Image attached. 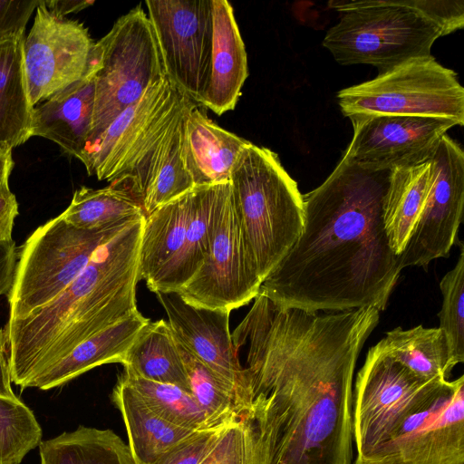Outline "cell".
Returning a JSON list of instances; mask_svg holds the SVG:
<instances>
[{
  "label": "cell",
  "mask_w": 464,
  "mask_h": 464,
  "mask_svg": "<svg viewBox=\"0 0 464 464\" xmlns=\"http://www.w3.org/2000/svg\"><path fill=\"white\" fill-rule=\"evenodd\" d=\"M235 329L256 464H353V382L380 311L308 312L261 292Z\"/></svg>",
  "instance_id": "cell-1"
},
{
  "label": "cell",
  "mask_w": 464,
  "mask_h": 464,
  "mask_svg": "<svg viewBox=\"0 0 464 464\" xmlns=\"http://www.w3.org/2000/svg\"><path fill=\"white\" fill-rule=\"evenodd\" d=\"M391 170L344 159L303 195V230L259 292L281 307L308 312L383 311L400 278L382 205Z\"/></svg>",
  "instance_id": "cell-2"
},
{
  "label": "cell",
  "mask_w": 464,
  "mask_h": 464,
  "mask_svg": "<svg viewBox=\"0 0 464 464\" xmlns=\"http://www.w3.org/2000/svg\"><path fill=\"white\" fill-rule=\"evenodd\" d=\"M353 464H464V376L424 381L397 362L356 382Z\"/></svg>",
  "instance_id": "cell-3"
},
{
  "label": "cell",
  "mask_w": 464,
  "mask_h": 464,
  "mask_svg": "<svg viewBox=\"0 0 464 464\" xmlns=\"http://www.w3.org/2000/svg\"><path fill=\"white\" fill-rule=\"evenodd\" d=\"M145 217L93 253L82 273L34 314L0 330L11 381L22 389L81 343L136 312V286Z\"/></svg>",
  "instance_id": "cell-4"
},
{
  "label": "cell",
  "mask_w": 464,
  "mask_h": 464,
  "mask_svg": "<svg viewBox=\"0 0 464 464\" xmlns=\"http://www.w3.org/2000/svg\"><path fill=\"white\" fill-rule=\"evenodd\" d=\"M229 181L235 211L263 283L302 233L303 195L278 155L250 141Z\"/></svg>",
  "instance_id": "cell-5"
},
{
  "label": "cell",
  "mask_w": 464,
  "mask_h": 464,
  "mask_svg": "<svg viewBox=\"0 0 464 464\" xmlns=\"http://www.w3.org/2000/svg\"><path fill=\"white\" fill-rule=\"evenodd\" d=\"M340 13L323 45L341 65L369 64L379 72L430 54L441 28L425 13L423 0L331 1Z\"/></svg>",
  "instance_id": "cell-6"
},
{
  "label": "cell",
  "mask_w": 464,
  "mask_h": 464,
  "mask_svg": "<svg viewBox=\"0 0 464 464\" xmlns=\"http://www.w3.org/2000/svg\"><path fill=\"white\" fill-rule=\"evenodd\" d=\"M90 57L95 65V96L83 155L121 112L167 77L153 26L140 5L94 43Z\"/></svg>",
  "instance_id": "cell-7"
},
{
  "label": "cell",
  "mask_w": 464,
  "mask_h": 464,
  "mask_svg": "<svg viewBox=\"0 0 464 464\" xmlns=\"http://www.w3.org/2000/svg\"><path fill=\"white\" fill-rule=\"evenodd\" d=\"M131 222L84 230L59 215L38 227L18 249L7 293L8 320L28 317L56 299L82 273L97 248Z\"/></svg>",
  "instance_id": "cell-8"
},
{
  "label": "cell",
  "mask_w": 464,
  "mask_h": 464,
  "mask_svg": "<svg viewBox=\"0 0 464 464\" xmlns=\"http://www.w3.org/2000/svg\"><path fill=\"white\" fill-rule=\"evenodd\" d=\"M343 116L404 115L464 124V88L457 73L431 55L405 61L337 92Z\"/></svg>",
  "instance_id": "cell-9"
},
{
  "label": "cell",
  "mask_w": 464,
  "mask_h": 464,
  "mask_svg": "<svg viewBox=\"0 0 464 464\" xmlns=\"http://www.w3.org/2000/svg\"><path fill=\"white\" fill-rule=\"evenodd\" d=\"M189 102L179 92L110 182L130 191L145 217L194 187L182 157L183 121Z\"/></svg>",
  "instance_id": "cell-10"
},
{
  "label": "cell",
  "mask_w": 464,
  "mask_h": 464,
  "mask_svg": "<svg viewBox=\"0 0 464 464\" xmlns=\"http://www.w3.org/2000/svg\"><path fill=\"white\" fill-rule=\"evenodd\" d=\"M166 76L174 88L202 105L210 73L211 0H147Z\"/></svg>",
  "instance_id": "cell-11"
},
{
  "label": "cell",
  "mask_w": 464,
  "mask_h": 464,
  "mask_svg": "<svg viewBox=\"0 0 464 464\" xmlns=\"http://www.w3.org/2000/svg\"><path fill=\"white\" fill-rule=\"evenodd\" d=\"M261 285L231 191L215 221L208 255L177 293L194 306L231 312L255 299Z\"/></svg>",
  "instance_id": "cell-12"
},
{
  "label": "cell",
  "mask_w": 464,
  "mask_h": 464,
  "mask_svg": "<svg viewBox=\"0 0 464 464\" xmlns=\"http://www.w3.org/2000/svg\"><path fill=\"white\" fill-rule=\"evenodd\" d=\"M430 160L433 175L430 188L418 223L398 256L403 269L426 266L432 260L448 256L456 243L464 206V152L447 133Z\"/></svg>",
  "instance_id": "cell-13"
},
{
  "label": "cell",
  "mask_w": 464,
  "mask_h": 464,
  "mask_svg": "<svg viewBox=\"0 0 464 464\" xmlns=\"http://www.w3.org/2000/svg\"><path fill=\"white\" fill-rule=\"evenodd\" d=\"M93 44L83 24L54 15L41 1L23 44L31 104L35 106L79 81L87 69Z\"/></svg>",
  "instance_id": "cell-14"
},
{
  "label": "cell",
  "mask_w": 464,
  "mask_h": 464,
  "mask_svg": "<svg viewBox=\"0 0 464 464\" xmlns=\"http://www.w3.org/2000/svg\"><path fill=\"white\" fill-rule=\"evenodd\" d=\"M349 119L353 134L343 159L372 170H391L429 160L440 138L458 126L450 120L418 116Z\"/></svg>",
  "instance_id": "cell-15"
},
{
  "label": "cell",
  "mask_w": 464,
  "mask_h": 464,
  "mask_svg": "<svg viewBox=\"0 0 464 464\" xmlns=\"http://www.w3.org/2000/svg\"><path fill=\"white\" fill-rule=\"evenodd\" d=\"M175 339L219 376L233 383L248 405L243 369L229 331L230 311L194 306L177 292L156 293Z\"/></svg>",
  "instance_id": "cell-16"
},
{
  "label": "cell",
  "mask_w": 464,
  "mask_h": 464,
  "mask_svg": "<svg viewBox=\"0 0 464 464\" xmlns=\"http://www.w3.org/2000/svg\"><path fill=\"white\" fill-rule=\"evenodd\" d=\"M178 93L167 77L149 87L86 150L82 162L88 174L110 183L139 140Z\"/></svg>",
  "instance_id": "cell-17"
},
{
  "label": "cell",
  "mask_w": 464,
  "mask_h": 464,
  "mask_svg": "<svg viewBox=\"0 0 464 464\" xmlns=\"http://www.w3.org/2000/svg\"><path fill=\"white\" fill-rule=\"evenodd\" d=\"M94 96L95 65L90 57L79 81L34 106L30 136L52 140L82 160L92 126Z\"/></svg>",
  "instance_id": "cell-18"
},
{
  "label": "cell",
  "mask_w": 464,
  "mask_h": 464,
  "mask_svg": "<svg viewBox=\"0 0 464 464\" xmlns=\"http://www.w3.org/2000/svg\"><path fill=\"white\" fill-rule=\"evenodd\" d=\"M212 1L210 73L203 106L218 115L235 109L248 76L247 56L231 4Z\"/></svg>",
  "instance_id": "cell-19"
},
{
  "label": "cell",
  "mask_w": 464,
  "mask_h": 464,
  "mask_svg": "<svg viewBox=\"0 0 464 464\" xmlns=\"http://www.w3.org/2000/svg\"><path fill=\"white\" fill-rule=\"evenodd\" d=\"M248 140L221 128L193 102L183 121L182 157L193 185L227 182Z\"/></svg>",
  "instance_id": "cell-20"
},
{
  "label": "cell",
  "mask_w": 464,
  "mask_h": 464,
  "mask_svg": "<svg viewBox=\"0 0 464 464\" xmlns=\"http://www.w3.org/2000/svg\"><path fill=\"white\" fill-rule=\"evenodd\" d=\"M230 193V181L192 188L191 211L183 245L148 287L151 292H177L196 274L208 253L215 221Z\"/></svg>",
  "instance_id": "cell-21"
},
{
  "label": "cell",
  "mask_w": 464,
  "mask_h": 464,
  "mask_svg": "<svg viewBox=\"0 0 464 464\" xmlns=\"http://www.w3.org/2000/svg\"><path fill=\"white\" fill-rule=\"evenodd\" d=\"M150 322L139 310L85 340L38 375L29 388L60 387L97 366L121 362L140 329Z\"/></svg>",
  "instance_id": "cell-22"
},
{
  "label": "cell",
  "mask_w": 464,
  "mask_h": 464,
  "mask_svg": "<svg viewBox=\"0 0 464 464\" xmlns=\"http://www.w3.org/2000/svg\"><path fill=\"white\" fill-rule=\"evenodd\" d=\"M433 175L430 158L390 171L382 219L390 248L401 255L424 208Z\"/></svg>",
  "instance_id": "cell-23"
},
{
  "label": "cell",
  "mask_w": 464,
  "mask_h": 464,
  "mask_svg": "<svg viewBox=\"0 0 464 464\" xmlns=\"http://www.w3.org/2000/svg\"><path fill=\"white\" fill-rule=\"evenodd\" d=\"M111 400L121 413L129 448L136 464H150L166 450L198 430L172 424L154 413L121 377Z\"/></svg>",
  "instance_id": "cell-24"
},
{
  "label": "cell",
  "mask_w": 464,
  "mask_h": 464,
  "mask_svg": "<svg viewBox=\"0 0 464 464\" xmlns=\"http://www.w3.org/2000/svg\"><path fill=\"white\" fill-rule=\"evenodd\" d=\"M192 188L145 218L140 246V279L149 287L179 252L187 232Z\"/></svg>",
  "instance_id": "cell-25"
},
{
  "label": "cell",
  "mask_w": 464,
  "mask_h": 464,
  "mask_svg": "<svg viewBox=\"0 0 464 464\" xmlns=\"http://www.w3.org/2000/svg\"><path fill=\"white\" fill-rule=\"evenodd\" d=\"M24 35L0 43V149L13 150L31 138L34 106L24 66Z\"/></svg>",
  "instance_id": "cell-26"
},
{
  "label": "cell",
  "mask_w": 464,
  "mask_h": 464,
  "mask_svg": "<svg viewBox=\"0 0 464 464\" xmlns=\"http://www.w3.org/2000/svg\"><path fill=\"white\" fill-rule=\"evenodd\" d=\"M121 364L137 376L190 392L186 369L168 321L149 322L138 333Z\"/></svg>",
  "instance_id": "cell-27"
},
{
  "label": "cell",
  "mask_w": 464,
  "mask_h": 464,
  "mask_svg": "<svg viewBox=\"0 0 464 464\" xmlns=\"http://www.w3.org/2000/svg\"><path fill=\"white\" fill-rule=\"evenodd\" d=\"M38 447L40 464H136L129 446L111 430L79 426Z\"/></svg>",
  "instance_id": "cell-28"
},
{
  "label": "cell",
  "mask_w": 464,
  "mask_h": 464,
  "mask_svg": "<svg viewBox=\"0 0 464 464\" xmlns=\"http://www.w3.org/2000/svg\"><path fill=\"white\" fill-rule=\"evenodd\" d=\"M190 392L202 410L206 429H216L244 420L248 405L237 387L189 353L179 342Z\"/></svg>",
  "instance_id": "cell-29"
},
{
  "label": "cell",
  "mask_w": 464,
  "mask_h": 464,
  "mask_svg": "<svg viewBox=\"0 0 464 464\" xmlns=\"http://www.w3.org/2000/svg\"><path fill=\"white\" fill-rule=\"evenodd\" d=\"M378 343L388 355L424 381L447 379L452 371L446 339L439 327H397L387 332Z\"/></svg>",
  "instance_id": "cell-30"
},
{
  "label": "cell",
  "mask_w": 464,
  "mask_h": 464,
  "mask_svg": "<svg viewBox=\"0 0 464 464\" xmlns=\"http://www.w3.org/2000/svg\"><path fill=\"white\" fill-rule=\"evenodd\" d=\"M60 215L67 223L84 230L102 229L145 217L131 193L113 185L102 188L81 187Z\"/></svg>",
  "instance_id": "cell-31"
},
{
  "label": "cell",
  "mask_w": 464,
  "mask_h": 464,
  "mask_svg": "<svg viewBox=\"0 0 464 464\" xmlns=\"http://www.w3.org/2000/svg\"><path fill=\"white\" fill-rule=\"evenodd\" d=\"M165 420L192 430L206 429L205 417L191 393L171 384L153 382L126 370L120 376Z\"/></svg>",
  "instance_id": "cell-32"
},
{
  "label": "cell",
  "mask_w": 464,
  "mask_h": 464,
  "mask_svg": "<svg viewBox=\"0 0 464 464\" xmlns=\"http://www.w3.org/2000/svg\"><path fill=\"white\" fill-rule=\"evenodd\" d=\"M43 431L32 410L19 398L0 396V464H20L42 441Z\"/></svg>",
  "instance_id": "cell-33"
},
{
  "label": "cell",
  "mask_w": 464,
  "mask_h": 464,
  "mask_svg": "<svg viewBox=\"0 0 464 464\" xmlns=\"http://www.w3.org/2000/svg\"><path fill=\"white\" fill-rule=\"evenodd\" d=\"M459 256L455 266L440 282L442 305L438 314L439 328L446 339L452 370L464 362V246L459 241Z\"/></svg>",
  "instance_id": "cell-34"
},
{
  "label": "cell",
  "mask_w": 464,
  "mask_h": 464,
  "mask_svg": "<svg viewBox=\"0 0 464 464\" xmlns=\"http://www.w3.org/2000/svg\"><path fill=\"white\" fill-rule=\"evenodd\" d=\"M199 464H256L254 436L246 420L226 425Z\"/></svg>",
  "instance_id": "cell-35"
},
{
  "label": "cell",
  "mask_w": 464,
  "mask_h": 464,
  "mask_svg": "<svg viewBox=\"0 0 464 464\" xmlns=\"http://www.w3.org/2000/svg\"><path fill=\"white\" fill-rule=\"evenodd\" d=\"M224 427L194 432L150 464H199L216 443Z\"/></svg>",
  "instance_id": "cell-36"
},
{
  "label": "cell",
  "mask_w": 464,
  "mask_h": 464,
  "mask_svg": "<svg viewBox=\"0 0 464 464\" xmlns=\"http://www.w3.org/2000/svg\"><path fill=\"white\" fill-rule=\"evenodd\" d=\"M40 2L0 0V43L24 35L26 24Z\"/></svg>",
  "instance_id": "cell-37"
},
{
  "label": "cell",
  "mask_w": 464,
  "mask_h": 464,
  "mask_svg": "<svg viewBox=\"0 0 464 464\" xmlns=\"http://www.w3.org/2000/svg\"><path fill=\"white\" fill-rule=\"evenodd\" d=\"M18 202L9 187L0 190V246L11 243Z\"/></svg>",
  "instance_id": "cell-38"
},
{
  "label": "cell",
  "mask_w": 464,
  "mask_h": 464,
  "mask_svg": "<svg viewBox=\"0 0 464 464\" xmlns=\"http://www.w3.org/2000/svg\"><path fill=\"white\" fill-rule=\"evenodd\" d=\"M17 257L18 248L14 241L0 246V296L11 288Z\"/></svg>",
  "instance_id": "cell-39"
},
{
  "label": "cell",
  "mask_w": 464,
  "mask_h": 464,
  "mask_svg": "<svg viewBox=\"0 0 464 464\" xmlns=\"http://www.w3.org/2000/svg\"><path fill=\"white\" fill-rule=\"evenodd\" d=\"M44 2L51 13L62 18H65L68 14L79 12L93 4V1L80 0H52Z\"/></svg>",
  "instance_id": "cell-40"
},
{
  "label": "cell",
  "mask_w": 464,
  "mask_h": 464,
  "mask_svg": "<svg viewBox=\"0 0 464 464\" xmlns=\"http://www.w3.org/2000/svg\"><path fill=\"white\" fill-rule=\"evenodd\" d=\"M1 332V331H0ZM11 376L8 365L7 355L5 346L0 340V396L8 399H17L18 397L14 392L11 387Z\"/></svg>",
  "instance_id": "cell-41"
},
{
  "label": "cell",
  "mask_w": 464,
  "mask_h": 464,
  "mask_svg": "<svg viewBox=\"0 0 464 464\" xmlns=\"http://www.w3.org/2000/svg\"><path fill=\"white\" fill-rule=\"evenodd\" d=\"M13 168L12 150L0 149V190L9 187V177Z\"/></svg>",
  "instance_id": "cell-42"
},
{
  "label": "cell",
  "mask_w": 464,
  "mask_h": 464,
  "mask_svg": "<svg viewBox=\"0 0 464 464\" xmlns=\"http://www.w3.org/2000/svg\"><path fill=\"white\" fill-rule=\"evenodd\" d=\"M0 340H1V332H0Z\"/></svg>",
  "instance_id": "cell-43"
}]
</instances>
